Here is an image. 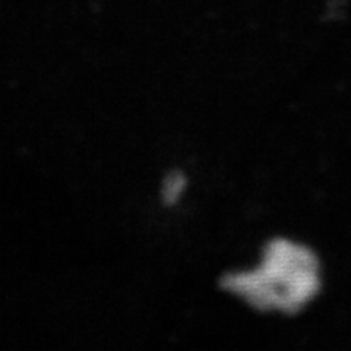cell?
Segmentation results:
<instances>
[{
	"mask_svg": "<svg viewBox=\"0 0 351 351\" xmlns=\"http://www.w3.org/2000/svg\"><path fill=\"white\" fill-rule=\"evenodd\" d=\"M186 184H188V180H186V176L180 170H171L169 171L162 179L161 184V202L167 206H173L179 202L180 196L183 195Z\"/></svg>",
	"mask_w": 351,
	"mask_h": 351,
	"instance_id": "7a4b0ae2",
	"label": "cell"
},
{
	"mask_svg": "<svg viewBox=\"0 0 351 351\" xmlns=\"http://www.w3.org/2000/svg\"><path fill=\"white\" fill-rule=\"evenodd\" d=\"M227 284L258 309L294 312L316 294L319 268L309 250L278 240L268 245L255 268L233 274Z\"/></svg>",
	"mask_w": 351,
	"mask_h": 351,
	"instance_id": "6da1fadb",
	"label": "cell"
}]
</instances>
